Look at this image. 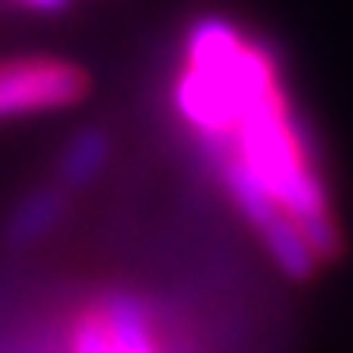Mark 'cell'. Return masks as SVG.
<instances>
[{"instance_id":"6da1fadb","label":"cell","mask_w":353,"mask_h":353,"mask_svg":"<svg viewBox=\"0 0 353 353\" xmlns=\"http://www.w3.org/2000/svg\"><path fill=\"white\" fill-rule=\"evenodd\" d=\"M90 94V75L64 57L0 61V121L61 113Z\"/></svg>"},{"instance_id":"7a4b0ae2","label":"cell","mask_w":353,"mask_h":353,"mask_svg":"<svg viewBox=\"0 0 353 353\" xmlns=\"http://www.w3.org/2000/svg\"><path fill=\"white\" fill-rule=\"evenodd\" d=\"M68 353H162L147 305L136 297H105L90 305L72 331Z\"/></svg>"},{"instance_id":"3957f363","label":"cell","mask_w":353,"mask_h":353,"mask_svg":"<svg viewBox=\"0 0 353 353\" xmlns=\"http://www.w3.org/2000/svg\"><path fill=\"white\" fill-rule=\"evenodd\" d=\"M68 214V199H64V188H34L19 207L12 211L4 225V241L12 248H30L38 245L41 237L57 230Z\"/></svg>"},{"instance_id":"277c9868","label":"cell","mask_w":353,"mask_h":353,"mask_svg":"<svg viewBox=\"0 0 353 353\" xmlns=\"http://www.w3.org/2000/svg\"><path fill=\"white\" fill-rule=\"evenodd\" d=\"M113 139L102 128H83L61 154V188H83L109 165Z\"/></svg>"},{"instance_id":"5b68a950","label":"cell","mask_w":353,"mask_h":353,"mask_svg":"<svg viewBox=\"0 0 353 353\" xmlns=\"http://www.w3.org/2000/svg\"><path fill=\"white\" fill-rule=\"evenodd\" d=\"M15 4H23L27 12H34V15H61V12L72 8V0H15Z\"/></svg>"}]
</instances>
